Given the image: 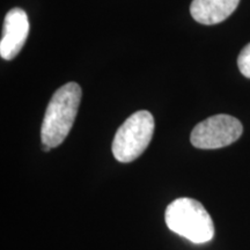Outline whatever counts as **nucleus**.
<instances>
[{"label":"nucleus","mask_w":250,"mask_h":250,"mask_svg":"<svg viewBox=\"0 0 250 250\" xmlns=\"http://www.w3.org/2000/svg\"><path fill=\"white\" fill-rule=\"evenodd\" d=\"M241 122L229 115H215L206 118L193 127L190 140L195 147L201 149L223 148L235 143L241 137Z\"/></svg>","instance_id":"4"},{"label":"nucleus","mask_w":250,"mask_h":250,"mask_svg":"<svg viewBox=\"0 0 250 250\" xmlns=\"http://www.w3.org/2000/svg\"><path fill=\"white\" fill-rule=\"evenodd\" d=\"M166 224L171 232L193 243H206L214 235L211 215L196 199L177 198L166 208Z\"/></svg>","instance_id":"2"},{"label":"nucleus","mask_w":250,"mask_h":250,"mask_svg":"<svg viewBox=\"0 0 250 250\" xmlns=\"http://www.w3.org/2000/svg\"><path fill=\"white\" fill-rule=\"evenodd\" d=\"M237 65L243 76L250 79V43L247 44L237 58Z\"/></svg>","instance_id":"7"},{"label":"nucleus","mask_w":250,"mask_h":250,"mask_svg":"<svg viewBox=\"0 0 250 250\" xmlns=\"http://www.w3.org/2000/svg\"><path fill=\"white\" fill-rule=\"evenodd\" d=\"M81 100V88L77 83H65L50 100L41 127L43 146L55 148L64 142L76 121Z\"/></svg>","instance_id":"1"},{"label":"nucleus","mask_w":250,"mask_h":250,"mask_svg":"<svg viewBox=\"0 0 250 250\" xmlns=\"http://www.w3.org/2000/svg\"><path fill=\"white\" fill-rule=\"evenodd\" d=\"M240 0H193L190 13L197 22L205 26L220 23L235 11Z\"/></svg>","instance_id":"6"},{"label":"nucleus","mask_w":250,"mask_h":250,"mask_svg":"<svg viewBox=\"0 0 250 250\" xmlns=\"http://www.w3.org/2000/svg\"><path fill=\"white\" fill-rule=\"evenodd\" d=\"M28 34L29 21L23 9L15 7L6 14L4 21V33L0 41V56L6 61L17 57L23 48Z\"/></svg>","instance_id":"5"},{"label":"nucleus","mask_w":250,"mask_h":250,"mask_svg":"<svg viewBox=\"0 0 250 250\" xmlns=\"http://www.w3.org/2000/svg\"><path fill=\"white\" fill-rule=\"evenodd\" d=\"M154 133V118L147 110H139L127 118L115 134L112 154L117 161L127 164L145 152Z\"/></svg>","instance_id":"3"}]
</instances>
